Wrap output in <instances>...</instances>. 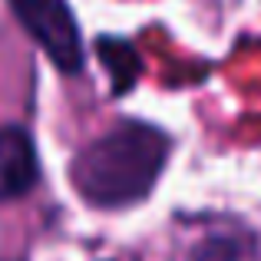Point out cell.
Instances as JSON below:
<instances>
[{"label": "cell", "mask_w": 261, "mask_h": 261, "mask_svg": "<svg viewBox=\"0 0 261 261\" xmlns=\"http://www.w3.org/2000/svg\"><path fill=\"white\" fill-rule=\"evenodd\" d=\"M185 261H261V245L255 231L242 228V225H225V228L198 238Z\"/></svg>", "instance_id": "277c9868"}, {"label": "cell", "mask_w": 261, "mask_h": 261, "mask_svg": "<svg viewBox=\"0 0 261 261\" xmlns=\"http://www.w3.org/2000/svg\"><path fill=\"white\" fill-rule=\"evenodd\" d=\"M96 50H99V60L102 66L109 70V80H113V93L122 96L136 86L142 73V60L136 53V46L129 40H119V37H102L96 40Z\"/></svg>", "instance_id": "5b68a950"}, {"label": "cell", "mask_w": 261, "mask_h": 261, "mask_svg": "<svg viewBox=\"0 0 261 261\" xmlns=\"http://www.w3.org/2000/svg\"><path fill=\"white\" fill-rule=\"evenodd\" d=\"M172 142L149 122H119L86 142L70 166L76 192L96 208H126L155 189Z\"/></svg>", "instance_id": "6da1fadb"}, {"label": "cell", "mask_w": 261, "mask_h": 261, "mask_svg": "<svg viewBox=\"0 0 261 261\" xmlns=\"http://www.w3.org/2000/svg\"><path fill=\"white\" fill-rule=\"evenodd\" d=\"M37 146L23 126H0V202L20 198L37 185Z\"/></svg>", "instance_id": "3957f363"}, {"label": "cell", "mask_w": 261, "mask_h": 261, "mask_svg": "<svg viewBox=\"0 0 261 261\" xmlns=\"http://www.w3.org/2000/svg\"><path fill=\"white\" fill-rule=\"evenodd\" d=\"M23 23V30L40 43L50 63L63 73L83 70V40L80 23L66 0H7Z\"/></svg>", "instance_id": "7a4b0ae2"}]
</instances>
